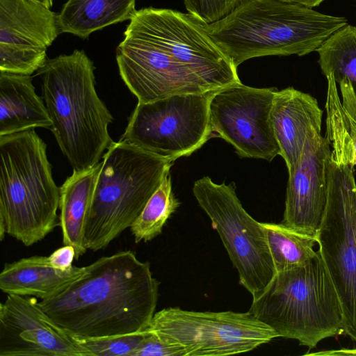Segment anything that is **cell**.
<instances>
[{
	"label": "cell",
	"mask_w": 356,
	"mask_h": 356,
	"mask_svg": "<svg viewBox=\"0 0 356 356\" xmlns=\"http://www.w3.org/2000/svg\"><path fill=\"white\" fill-rule=\"evenodd\" d=\"M159 286L149 262L125 250L85 266L81 276L39 302L70 334L120 336L147 327L155 313Z\"/></svg>",
	"instance_id": "1"
},
{
	"label": "cell",
	"mask_w": 356,
	"mask_h": 356,
	"mask_svg": "<svg viewBox=\"0 0 356 356\" xmlns=\"http://www.w3.org/2000/svg\"><path fill=\"white\" fill-rule=\"evenodd\" d=\"M201 24L238 67L257 57L302 56L316 51L347 19L284 0H241L222 18Z\"/></svg>",
	"instance_id": "2"
},
{
	"label": "cell",
	"mask_w": 356,
	"mask_h": 356,
	"mask_svg": "<svg viewBox=\"0 0 356 356\" xmlns=\"http://www.w3.org/2000/svg\"><path fill=\"white\" fill-rule=\"evenodd\" d=\"M94 70L86 52L76 49L47 60L37 73L51 130L73 170L97 165L114 142L108 129L113 118L97 93Z\"/></svg>",
	"instance_id": "3"
},
{
	"label": "cell",
	"mask_w": 356,
	"mask_h": 356,
	"mask_svg": "<svg viewBox=\"0 0 356 356\" xmlns=\"http://www.w3.org/2000/svg\"><path fill=\"white\" fill-rule=\"evenodd\" d=\"M60 188L34 129L0 136V239L31 246L59 225Z\"/></svg>",
	"instance_id": "4"
},
{
	"label": "cell",
	"mask_w": 356,
	"mask_h": 356,
	"mask_svg": "<svg viewBox=\"0 0 356 356\" xmlns=\"http://www.w3.org/2000/svg\"><path fill=\"white\" fill-rule=\"evenodd\" d=\"M249 312L308 352L344 332L341 301L319 250L306 265L276 273Z\"/></svg>",
	"instance_id": "5"
},
{
	"label": "cell",
	"mask_w": 356,
	"mask_h": 356,
	"mask_svg": "<svg viewBox=\"0 0 356 356\" xmlns=\"http://www.w3.org/2000/svg\"><path fill=\"white\" fill-rule=\"evenodd\" d=\"M173 164L127 142H113L102 156L87 215L86 248L103 250L130 228Z\"/></svg>",
	"instance_id": "6"
},
{
	"label": "cell",
	"mask_w": 356,
	"mask_h": 356,
	"mask_svg": "<svg viewBox=\"0 0 356 356\" xmlns=\"http://www.w3.org/2000/svg\"><path fill=\"white\" fill-rule=\"evenodd\" d=\"M235 188L234 183L218 184L205 176L195 181L193 193L218 233L240 284L254 299L276 272L266 229L243 207Z\"/></svg>",
	"instance_id": "7"
},
{
	"label": "cell",
	"mask_w": 356,
	"mask_h": 356,
	"mask_svg": "<svg viewBox=\"0 0 356 356\" xmlns=\"http://www.w3.org/2000/svg\"><path fill=\"white\" fill-rule=\"evenodd\" d=\"M327 204L317 245L341 301L344 332L356 342V182L354 166L330 155Z\"/></svg>",
	"instance_id": "8"
},
{
	"label": "cell",
	"mask_w": 356,
	"mask_h": 356,
	"mask_svg": "<svg viewBox=\"0 0 356 356\" xmlns=\"http://www.w3.org/2000/svg\"><path fill=\"white\" fill-rule=\"evenodd\" d=\"M144 330L183 347L186 356L246 353L279 337L249 311L195 312L168 307L154 313Z\"/></svg>",
	"instance_id": "9"
},
{
	"label": "cell",
	"mask_w": 356,
	"mask_h": 356,
	"mask_svg": "<svg viewBox=\"0 0 356 356\" xmlns=\"http://www.w3.org/2000/svg\"><path fill=\"white\" fill-rule=\"evenodd\" d=\"M213 91L138 102L120 140L174 161L190 156L213 137L209 104Z\"/></svg>",
	"instance_id": "10"
},
{
	"label": "cell",
	"mask_w": 356,
	"mask_h": 356,
	"mask_svg": "<svg viewBox=\"0 0 356 356\" xmlns=\"http://www.w3.org/2000/svg\"><path fill=\"white\" fill-rule=\"evenodd\" d=\"M277 90L241 81L213 91L209 104L213 136L231 144L241 157L271 161L280 153L270 119Z\"/></svg>",
	"instance_id": "11"
},
{
	"label": "cell",
	"mask_w": 356,
	"mask_h": 356,
	"mask_svg": "<svg viewBox=\"0 0 356 356\" xmlns=\"http://www.w3.org/2000/svg\"><path fill=\"white\" fill-rule=\"evenodd\" d=\"M116 61L138 103L218 90L130 22L116 49Z\"/></svg>",
	"instance_id": "12"
},
{
	"label": "cell",
	"mask_w": 356,
	"mask_h": 356,
	"mask_svg": "<svg viewBox=\"0 0 356 356\" xmlns=\"http://www.w3.org/2000/svg\"><path fill=\"white\" fill-rule=\"evenodd\" d=\"M129 22L217 89L241 82L237 67L188 13L145 8Z\"/></svg>",
	"instance_id": "13"
},
{
	"label": "cell",
	"mask_w": 356,
	"mask_h": 356,
	"mask_svg": "<svg viewBox=\"0 0 356 356\" xmlns=\"http://www.w3.org/2000/svg\"><path fill=\"white\" fill-rule=\"evenodd\" d=\"M0 356H91L42 309L37 298L8 294L0 305Z\"/></svg>",
	"instance_id": "14"
},
{
	"label": "cell",
	"mask_w": 356,
	"mask_h": 356,
	"mask_svg": "<svg viewBox=\"0 0 356 356\" xmlns=\"http://www.w3.org/2000/svg\"><path fill=\"white\" fill-rule=\"evenodd\" d=\"M321 130L307 139L300 159L289 174L282 223L300 232L317 236L328 193L331 148Z\"/></svg>",
	"instance_id": "15"
},
{
	"label": "cell",
	"mask_w": 356,
	"mask_h": 356,
	"mask_svg": "<svg viewBox=\"0 0 356 356\" xmlns=\"http://www.w3.org/2000/svg\"><path fill=\"white\" fill-rule=\"evenodd\" d=\"M322 116L318 101L309 93L293 87L276 91L270 119L289 174L297 166L310 134L321 130Z\"/></svg>",
	"instance_id": "16"
},
{
	"label": "cell",
	"mask_w": 356,
	"mask_h": 356,
	"mask_svg": "<svg viewBox=\"0 0 356 356\" xmlns=\"http://www.w3.org/2000/svg\"><path fill=\"white\" fill-rule=\"evenodd\" d=\"M60 32L58 15L35 0H0V49L47 54Z\"/></svg>",
	"instance_id": "17"
},
{
	"label": "cell",
	"mask_w": 356,
	"mask_h": 356,
	"mask_svg": "<svg viewBox=\"0 0 356 356\" xmlns=\"http://www.w3.org/2000/svg\"><path fill=\"white\" fill-rule=\"evenodd\" d=\"M51 125L31 76L0 71V136Z\"/></svg>",
	"instance_id": "18"
},
{
	"label": "cell",
	"mask_w": 356,
	"mask_h": 356,
	"mask_svg": "<svg viewBox=\"0 0 356 356\" xmlns=\"http://www.w3.org/2000/svg\"><path fill=\"white\" fill-rule=\"evenodd\" d=\"M85 266L70 270L53 268L47 256H31L6 263L0 274V289L6 294L49 298L81 276Z\"/></svg>",
	"instance_id": "19"
},
{
	"label": "cell",
	"mask_w": 356,
	"mask_h": 356,
	"mask_svg": "<svg viewBox=\"0 0 356 356\" xmlns=\"http://www.w3.org/2000/svg\"><path fill=\"white\" fill-rule=\"evenodd\" d=\"M102 166V161L88 170L77 171L60 187L59 226L63 243L74 248L75 259L86 253L84 232L87 215Z\"/></svg>",
	"instance_id": "20"
},
{
	"label": "cell",
	"mask_w": 356,
	"mask_h": 356,
	"mask_svg": "<svg viewBox=\"0 0 356 356\" xmlns=\"http://www.w3.org/2000/svg\"><path fill=\"white\" fill-rule=\"evenodd\" d=\"M327 91L325 103L326 134L331 152L346 163L356 165V97L346 78L337 83L332 76H326Z\"/></svg>",
	"instance_id": "21"
},
{
	"label": "cell",
	"mask_w": 356,
	"mask_h": 356,
	"mask_svg": "<svg viewBox=\"0 0 356 356\" xmlns=\"http://www.w3.org/2000/svg\"><path fill=\"white\" fill-rule=\"evenodd\" d=\"M136 0H67L59 14L60 31L83 39L110 25L130 20Z\"/></svg>",
	"instance_id": "22"
},
{
	"label": "cell",
	"mask_w": 356,
	"mask_h": 356,
	"mask_svg": "<svg viewBox=\"0 0 356 356\" xmlns=\"http://www.w3.org/2000/svg\"><path fill=\"white\" fill-rule=\"evenodd\" d=\"M262 225L276 273L303 266L316 254L317 236L300 232L282 222Z\"/></svg>",
	"instance_id": "23"
},
{
	"label": "cell",
	"mask_w": 356,
	"mask_h": 356,
	"mask_svg": "<svg viewBox=\"0 0 356 356\" xmlns=\"http://www.w3.org/2000/svg\"><path fill=\"white\" fill-rule=\"evenodd\" d=\"M316 51L324 76H332L338 83L348 79L356 97V26L346 24L339 29Z\"/></svg>",
	"instance_id": "24"
},
{
	"label": "cell",
	"mask_w": 356,
	"mask_h": 356,
	"mask_svg": "<svg viewBox=\"0 0 356 356\" xmlns=\"http://www.w3.org/2000/svg\"><path fill=\"white\" fill-rule=\"evenodd\" d=\"M179 204L172 191L169 171L130 227L135 243L147 242L161 234L165 222Z\"/></svg>",
	"instance_id": "25"
},
{
	"label": "cell",
	"mask_w": 356,
	"mask_h": 356,
	"mask_svg": "<svg viewBox=\"0 0 356 356\" xmlns=\"http://www.w3.org/2000/svg\"><path fill=\"white\" fill-rule=\"evenodd\" d=\"M145 335L144 330L120 336L96 338L70 334L91 356H133Z\"/></svg>",
	"instance_id": "26"
},
{
	"label": "cell",
	"mask_w": 356,
	"mask_h": 356,
	"mask_svg": "<svg viewBox=\"0 0 356 356\" xmlns=\"http://www.w3.org/2000/svg\"><path fill=\"white\" fill-rule=\"evenodd\" d=\"M241 0H184L189 14L204 24L213 23L230 13Z\"/></svg>",
	"instance_id": "27"
},
{
	"label": "cell",
	"mask_w": 356,
	"mask_h": 356,
	"mask_svg": "<svg viewBox=\"0 0 356 356\" xmlns=\"http://www.w3.org/2000/svg\"><path fill=\"white\" fill-rule=\"evenodd\" d=\"M143 330L145 335L133 356H186V350L183 347L168 343L156 334Z\"/></svg>",
	"instance_id": "28"
},
{
	"label": "cell",
	"mask_w": 356,
	"mask_h": 356,
	"mask_svg": "<svg viewBox=\"0 0 356 356\" xmlns=\"http://www.w3.org/2000/svg\"><path fill=\"white\" fill-rule=\"evenodd\" d=\"M48 257L49 264L54 268L60 270H70L74 266L73 261L76 257L75 249L70 245H64L56 249Z\"/></svg>",
	"instance_id": "29"
},
{
	"label": "cell",
	"mask_w": 356,
	"mask_h": 356,
	"mask_svg": "<svg viewBox=\"0 0 356 356\" xmlns=\"http://www.w3.org/2000/svg\"><path fill=\"white\" fill-rule=\"evenodd\" d=\"M306 355H356V348H341L338 350H323L313 353H307Z\"/></svg>",
	"instance_id": "30"
},
{
	"label": "cell",
	"mask_w": 356,
	"mask_h": 356,
	"mask_svg": "<svg viewBox=\"0 0 356 356\" xmlns=\"http://www.w3.org/2000/svg\"><path fill=\"white\" fill-rule=\"evenodd\" d=\"M286 1L298 3L306 7L312 8L318 6L325 0H284Z\"/></svg>",
	"instance_id": "31"
},
{
	"label": "cell",
	"mask_w": 356,
	"mask_h": 356,
	"mask_svg": "<svg viewBox=\"0 0 356 356\" xmlns=\"http://www.w3.org/2000/svg\"><path fill=\"white\" fill-rule=\"evenodd\" d=\"M38 2L41 3L48 8H51L53 3V0H35Z\"/></svg>",
	"instance_id": "32"
}]
</instances>
